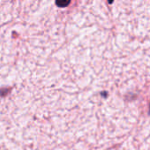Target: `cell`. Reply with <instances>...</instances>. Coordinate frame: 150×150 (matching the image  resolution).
Masks as SVG:
<instances>
[{"label":"cell","instance_id":"obj_1","mask_svg":"<svg viewBox=\"0 0 150 150\" xmlns=\"http://www.w3.org/2000/svg\"><path fill=\"white\" fill-rule=\"evenodd\" d=\"M71 2V0H56V5L58 7H65Z\"/></svg>","mask_w":150,"mask_h":150},{"label":"cell","instance_id":"obj_2","mask_svg":"<svg viewBox=\"0 0 150 150\" xmlns=\"http://www.w3.org/2000/svg\"><path fill=\"white\" fill-rule=\"evenodd\" d=\"M113 1H114V0H108L109 4H112V3H113Z\"/></svg>","mask_w":150,"mask_h":150}]
</instances>
